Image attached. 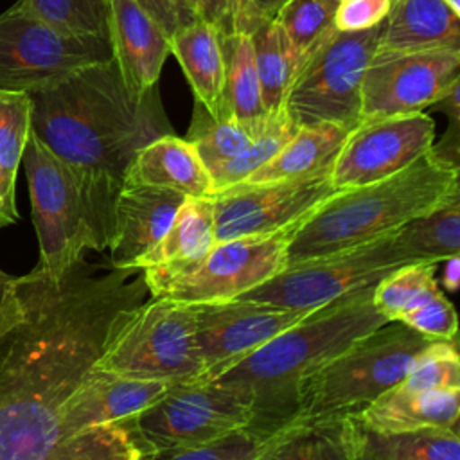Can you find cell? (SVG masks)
<instances>
[{
  "label": "cell",
  "instance_id": "6da1fadb",
  "mask_svg": "<svg viewBox=\"0 0 460 460\" xmlns=\"http://www.w3.org/2000/svg\"><path fill=\"white\" fill-rule=\"evenodd\" d=\"M147 295L142 270L84 259L59 279L16 277L0 318V460H131L74 437L66 402Z\"/></svg>",
  "mask_w": 460,
  "mask_h": 460
},
{
  "label": "cell",
  "instance_id": "7a4b0ae2",
  "mask_svg": "<svg viewBox=\"0 0 460 460\" xmlns=\"http://www.w3.org/2000/svg\"><path fill=\"white\" fill-rule=\"evenodd\" d=\"M31 131L79 181L108 250L115 201L135 155L172 133L158 86L135 93L113 58L29 92Z\"/></svg>",
  "mask_w": 460,
  "mask_h": 460
},
{
  "label": "cell",
  "instance_id": "3957f363",
  "mask_svg": "<svg viewBox=\"0 0 460 460\" xmlns=\"http://www.w3.org/2000/svg\"><path fill=\"white\" fill-rule=\"evenodd\" d=\"M372 289L374 286L318 307L210 381L248 402L257 422L275 428L293 422L302 383L349 345L386 323L372 304Z\"/></svg>",
  "mask_w": 460,
  "mask_h": 460
},
{
  "label": "cell",
  "instance_id": "277c9868",
  "mask_svg": "<svg viewBox=\"0 0 460 460\" xmlns=\"http://www.w3.org/2000/svg\"><path fill=\"white\" fill-rule=\"evenodd\" d=\"M458 172L429 149L383 180L336 190L295 234L288 264L394 234L411 219L460 199Z\"/></svg>",
  "mask_w": 460,
  "mask_h": 460
},
{
  "label": "cell",
  "instance_id": "5b68a950",
  "mask_svg": "<svg viewBox=\"0 0 460 460\" xmlns=\"http://www.w3.org/2000/svg\"><path fill=\"white\" fill-rule=\"evenodd\" d=\"M431 341L401 322H386L302 383L295 420L359 411L397 385Z\"/></svg>",
  "mask_w": 460,
  "mask_h": 460
},
{
  "label": "cell",
  "instance_id": "8992f818",
  "mask_svg": "<svg viewBox=\"0 0 460 460\" xmlns=\"http://www.w3.org/2000/svg\"><path fill=\"white\" fill-rule=\"evenodd\" d=\"M198 305L149 296L113 334L97 359L102 372L171 385L199 379Z\"/></svg>",
  "mask_w": 460,
  "mask_h": 460
},
{
  "label": "cell",
  "instance_id": "52a82bcc",
  "mask_svg": "<svg viewBox=\"0 0 460 460\" xmlns=\"http://www.w3.org/2000/svg\"><path fill=\"white\" fill-rule=\"evenodd\" d=\"M22 164L40 243L36 266L59 279L83 261L88 250L106 252L77 178L32 131L25 142Z\"/></svg>",
  "mask_w": 460,
  "mask_h": 460
},
{
  "label": "cell",
  "instance_id": "ba28073f",
  "mask_svg": "<svg viewBox=\"0 0 460 460\" xmlns=\"http://www.w3.org/2000/svg\"><path fill=\"white\" fill-rule=\"evenodd\" d=\"M377 27L343 32L334 25L302 56L284 99L296 126L361 120V84L376 50Z\"/></svg>",
  "mask_w": 460,
  "mask_h": 460
},
{
  "label": "cell",
  "instance_id": "9c48e42d",
  "mask_svg": "<svg viewBox=\"0 0 460 460\" xmlns=\"http://www.w3.org/2000/svg\"><path fill=\"white\" fill-rule=\"evenodd\" d=\"M413 261L399 246L395 232L368 243L289 262L279 275L234 300L291 309H314L340 296L376 286Z\"/></svg>",
  "mask_w": 460,
  "mask_h": 460
},
{
  "label": "cell",
  "instance_id": "30bf717a",
  "mask_svg": "<svg viewBox=\"0 0 460 460\" xmlns=\"http://www.w3.org/2000/svg\"><path fill=\"white\" fill-rule=\"evenodd\" d=\"M111 59L110 40L63 32L18 4L0 14V88L34 92L70 72Z\"/></svg>",
  "mask_w": 460,
  "mask_h": 460
},
{
  "label": "cell",
  "instance_id": "8fae6325",
  "mask_svg": "<svg viewBox=\"0 0 460 460\" xmlns=\"http://www.w3.org/2000/svg\"><path fill=\"white\" fill-rule=\"evenodd\" d=\"M309 214L270 234L216 243L196 268L171 279L155 296L185 304H219L241 296L288 266L289 244Z\"/></svg>",
  "mask_w": 460,
  "mask_h": 460
},
{
  "label": "cell",
  "instance_id": "7c38bea8",
  "mask_svg": "<svg viewBox=\"0 0 460 460\" xmlns=\"http://www.w3.org/2000/svg\"><path fill=\"white\" fill-rule=\"evenodd\" d=\"M255 420L248 402L214 381H185L138 415V431L153 451L199 444Z\"/></svg>",
  "mask_w": 460,
  "mask_h": 460
},
{
  "label": "cell",
  "instance_id": "4fadbf2b",
  "mask_svg": "<svg viewBox=\"0 0 460 460\" xmlns=\"http://www.w3.org/2000/svg\"><path fill=\"white\" fill-rule=\"evenodd\" d=\"M460 83V47L374 54L361 84V119L415 113Z\"/></svg>",
  "mask_w": 460,
  "mask_h": 460
},
{
  "label": "cell",
  "instance_id": "5bb4252c",
  "mask_svg": "<svg viewBox=\"0 0 460 460\" xmlns=\"http://www.w3.org/2000/svg\"><path fill=\"white\" fill-rule=\"evenodd\" d=\"M435 144V120L424 111L361 119L331 164L336 190L383 180L428 153Z\"/></svg>",
  "mask_w": 460,
  "mask_h": 460
},
{
  "label": "cell",
  "instance_id": "9a60e30c",
  "mask_svg": "<svg viewBox=\"0 0 460 460\" xmlns=\"http://www.w3.org/2000/svg\"><path fill=\"white\" fill-rule=\"evenodd\" d=\"M331 169L271 183H237L212 196L216 243L275 232L325 201L336 189Z\"/></svg>",
  "mask_w": 460,
  "mask_h": 460
},
{
  "label": "cell",
  "instance_id": "2e32d148",
  "mask_svg": "<svg viewBox=\"0 0 460 460\" xmlns=\"http://www.w3.org/2000/svg\"><path fill=\"white\" fill-rule=\"evenodd\" d=\"M196 305V340L203 367L199 381L217 377L318 309H291L250 300Z\"/></svg>",
  "mask_w": 460,
  "mask_h": 460
},
{
  "label": "cell",
  "instance_id": "e0dca14e",
  "mask_svg": "<svg viewBox=\"0 0 460 460\" xmlns=\"http://www.w3.org/2000/svg\"><path fill=\"white\" fill-rule=\"evenodd\" d=\"M216 246L212 198H187L165 234L135 264L151 296L174 277L196 268Z\"/></svg>",
  "mask_w": 460,
  "mask_h": 460
},
{
  "label": "cell",
  "instance_id": "ac0fdd59",
  "mask_svg": "<svg viewBox=\"0 0 460 460\" xmlns=\"http://www.w3.org/2000/svg\"><path fill=\"white\" fill-rule=\"evenodd\" d=\"M108 40L124 83L135 93L155 88L171 54V38L135 0H110Z\"/></svg>",
  "mask_w": 460,
  "mask_h": 460
},
{
  "label": "cell",
  "instance_id": "d6986e66",
  "mask_svg": "<svg viewBox=\"0 0 460 460\" xmlns=\"http://www.w3.org/2000/svg\"><path fill=\"white\" fill-rule=\"evenodd\" d=\"M187 198L167 189L124 183L117 201L110 239V264L135 268L165 234Z\"/></svg>",
  "mask_w": 460,
  "mask_h": 460
},
{
  "label": "cell",
  "instance_id": "ffe728a7",
  "mask_svg": "<svg viewBox=\"0 0 460 460\" xmlns=\"http://www.w3.org/2000/svg\"><path fill=\"white\" fill-rule=\"evenodd\" d=\"M460 47V16L442 0H390L374 54Z\"/></svg>",
  "mask_w": 460,
  "mask_h": 460
},
{
  "label": "cell",
  "instance_id": "44dd1931",
  "mask_svg": "<svg viewBox=\"0 0 460 460\" xmlns=\"http://www.w3.org/2000/svg\"><path fill=\"white\" fill-rule=\"evenodd\" d=\"M124 183L174 190L185 198H212L210 174L196 147L174 133L144 146L129 164Z\"/></svg>",
  "mask_w": 460,
  "mask_h": 460
},
{
  "label": "cell",
  "instance_id": "7402d4cb",
  "mask_svg": "<svg viewBox=\"0 0 460 460\" xmlns=\"http://www.w3.org/2000/svg\"><path fill=\"white\" fill-rule=\"evenodd\" d=\"M458 413L460 390H410L397 383L352 415L370 429L394 433L422 428L458 429Z\"/></svg>",
  "mask_w": 460,
  "mask_h": 460
},
{
  "label": "cell",
  "instance_id": "603a6c76",
  "mask_svg": "<svg viewBox=\"0 0 460 460\" xmlns=\"http://www.w3.org/2000/svg\"><path fill=\"white\" fill-rule=\"evenodd\" d=\"M171 54L180 63L194 101L201 102L214 117H226L223 101L225 61L219 31L212 23L194 18L171 34Z\"/></svg>",
  "mask_w": 460,
  "mask_h": 460
},
{
  "label": "cell",
  "instance_id": "cb8c5ba5",
  "mask_svg": "<svg viewBox=\"0 0 460 460\" xmlns=\"http://www.w3.org/2000/svg\"><path fill=\"white\" fill-rule=\"evenodd\" d=\"M352 460H460L458 429L422 428L376 431L352 413L345 415Z\"/></svg>",
  "mask_w": 460,
  "mask_h": 460
},
{
  "label": "cell",
  "instance_id": "d4e9b609",
  "mask_svg": "<svg viewBox=\"0 0 460 460\" xmlns=\"http://www.w3.org/2000/svg\"><path fill=\"white\" fill-rule=\"evenodd\" d=\"M350 129V126L332 122L298 126L282 149L241 183L295 180L331 169V164Z\"/></svg>",
  "mask_w": 460,
  "mask_h": 460
},
{
  "label": "cell",
  "instance_id": "484cf974",
  "mask_svg": "<svg viewBox=\"0 0 460 460\" xmlns=\"http://www.w3.org/2000/svg\"><path fill=\"white\" fill-rule=\"evenodd\" d=\"M255 460H352L345 415L293 420Z\"/></svg>",
  "mask_w": 460,
  "mask_h": 460
},
{
  "label": "cell",
  "instance_id": "4316f807",
  "mask_svg": "<svg viewBox=\"0 0 460 460\" xmlns=\"http://www.w3.org/2000/svg\"><path fill=\"white\" fill-rule=\"evenodd\" d=\"M268 115L261 119H235L234 115L214 117L201 102L194 101L192 120L185 138L196 147L210 174L214 169L234 160L250 147L253 138L264 128Z\"/></svg>",
  "mask_w": 460,
  "mask_h": 460
},
{
  "label": "cell",
  "instance_id": "83f0119b",
  "mask_svg": "<svg viewBox=\"0 0 460 460\" xmlns=\"http://www.w3.org/2000/svg\"><path fill=\"white\" fill-rule=\"evenodd\" d=\"M225 61L223 101L228 115L235 119H261L268 115L253 58L252 36L241 32H219Z\"/></svg>",
  "mask_w": 460,
  "mask_h": 460
},
{
  "label": "cell",
  "instance_id": "f1b7e54d",
  "mask_svg": "<svg viewBox=\"0 0 460 460\" xmlns=\"http://www.w3.org/2000/svg\"><path fill=\"white\" fill-rule=\"evenodd\" d=\"M252 45L262 104L266 111L280 110L300 65V56L277 20L257 29L252 34Z\"/></svg>",
  "mask_w": 460,
  "mask_h": 460
},
{
  "label": "cell",
  "instance_id": "f546056e",
  "mask_svg": "<svg viewBox=\"0 0 460 460\" xmlns=\"http://www.w3.org/2000/svg\"><path fill=\"white\" fill-rule=\"evenodd\" d=\"M395 239L413 261L442 262L460 255V199L411 219L395 232Z\"/></svg>",
  "mask_w": 460,
  "mask_h": 460
},
{
  "label": "cell",
  "instance_id": "4dcf8cb0",
  "mask_svg": "<svg viewBox=\"0 0 460 460\" xmlns=\"http://www.w3.org/2000/svg\"><path fill=\"white\" fill-rule=\"evenodd\" d=\"M440 262L419 261L397 268L372 289V304L386 322L399 318L424 304L438 291L437 268Z\"/></svg>",
  "mask_w": 460,
  "mask_h": 460
},
{
  "label": "cell",
  "instance_id": "1f68e13d",
  "mask_svg": "<svg viewBox=\"0 0 460 460\" xmlns=\"http://www.w3.org/2000/svg\"><path fill=\"white\" fill-rule=\"evenodd\" d=\"M282 428L253 420L244 428L199 444L153 451L151 460H255L275 442Z\"/></svg>",
  "mask_w": 460,
  "mask_h": 460
},
{
  "label": "cell",
  "instance_id": "d6a6232c",
  "mask_svg": "<svg viewBox=\"0 0 460 460\" xmlns=\"http://www.w3.org/2000/svg\"><path fill=\"white\" fill-rule=\"evenodd\" d=\"M296 129L298 126L289 119L284 108L270 111L264 128L253 138L250 147L234 160L223 164L221 167L210 172L214 194L241 183L252 172H255L259 167L270 162L282 149V146L295 135Z\"/></svg>",
  "mask_w": 460,
  "mask_h": 460
},
{
  "label": "cell",
  "instance_id": "836d02e7",
  "mask_svg": "<svg viewBox=\"0 0 460 460\" xmlns=\"http://www.w3.org/2000/svg\"><path fill=\"white\" fill-rule=\"evenodd\" d=\"M16 4L63 32L108 38L110 0H18Z\"/></svg>",
  "mask_w": 460,
  "mask_h": 460
},
{
  "label": "cell",
  "instance_id": "e575fe53",
  "mask_svg": "<svg viewBox=\"0 0 460 460\" xmlns=\"http://www.w3.org/2000/svg\"><path fill=\"white\" fill-rule=\"evenodd\" d=\"M31 133V99L25 92L0 88V171L11 194H16V174Z\"/></svg>",
  "mask_w": 460,
  "mask_h": 460
},
{
  "label": "cell",
  "instance_id": "d590c367",
  "mask_svg": "<svg viewBox=\"0 0 460 460\" xmlns=\"http://www.w3.org/2000/svg\"><path fill=\"white\" fill-rule=\"evenodd\" d=\"M410 390H460V358L456 340L431 341L399 381Z\"/></svg>",
  "mask_w": 460,
  "mask_h": 460
},
{
  "label": "cell",
  "instance_id": "8d00e7d4",
  "mask_svg": "<svg viewBox=\"0 0 460 460\" xmlns=\"http://www.w3.org/2000/svg\"><path fill=\"white\" fill-rule=\"evenodd\" d=\"M336 5V0H288L282 5L275 20L288 34L300 59L332 27Z\"/></svg>",
  "mask_w": 460,
  "mask_h": 460
},
{
  "label": "cell",
  "instance_id": "74e56055",
  "mask_svg": "<svg viewBox=\"0 0 460 460\" xmlns=\"http://www.w3.org/2000/svg\"><path fill=\"white\" fill-rule=\"evenodd\" d=\"M399 322L433 341L455 340L458 323L455 305L440 293V289L424 304L402 314Z\"/></svg>",
  "mask_w": 460,
  "mask_h": 460
},
{
  "label": "cell",
  "instance_id": "f35d334b",
  "mask_svg": "<svg viewBox=\"0 0 460 460\" xmlns=\"http://www.w3.org/2000/svg\"><path fill=\"white\" fill-rule=\"evenodd\" d=\"M390 0H340L332 25L343 32H359L381 25Z\"/></svg>",
  "mask_w": 460,
  "mask_h": 460
},
{
  "label": "cell",
  "instance_id": "ab89813d",
  "mask_svg": "<svg viewBox=\"0 0 460 460\" xmlns=\"http://www.w3.org/2000/svg\"><path fill=\"white\" fill-rule=\"evenodd\" d=\"M288 0H232L228 32L252 36L257 29L273 22Z\"/></svg>",
  "mask_w": 460,
  "mask_h": 460
},
{
  "label": "cell",
  "instance_id": "60d3db41",
  "mask_svg": "<svg viewBox=\"0 0 460 460\" xmlns=\"http://www.w3.org/2000/svg\"><path fill=\"white\" fill-rule=\"evenodd\" d=\"M171 38L181 25L199 18L187 0H135Z\"/></svg>",
  "mask_w": 460,
  "mask_h": 460
},
{
  "label": "cell",
  "instance_id": "b9f144b4",
  "mask_svg": "<svg viewBox=\"0 0 460 460\" xmlns=\"http://www.w3.org/2000/svg\"><path fill=\"white\" fill-rule=\"evenodd\" d=\"M198 16L212 23L219 32H228L232 0H196Z\"/></svg>",
  "mask_w": 460,
  "mask_h": 460
},
{
  "label": "cell",
  "instance_id": "7bdbcfd3",
  "mask_svg": "<svg viewBox=\"0 0 460 460\" xmlns=\"http://www.w3.org/2000/svg\"><path fill=\"white\" fill-rule=\"evenodd\" d=\"M16 219H18L16 196L7 190L2 171H0V228L16 223Z\"/></svg>",
  "mask_w": 460,
  "mask_h": 460
},
{
  "label": "cell",
  "instance_id": "ee69618b",
  "mask_svg": "<svg viewBox=\"0 0 460 460\" xmlns=\"http://www.w3.org/2000/svg\"><path fill=\"white\" fill-rule=\"evenodd\" d=\"M444 271H442V286L446 291L455 293L460 282V255H453L446 261H442Z\"/></svg>",
  "mask_w": 460,
  "mask_h": 460
},
{
  "label": "cell",
  "instance_id": "f6af8a7d",
  "mask_svg": "<svg viewBox=\"0 0 460 460\" xmlns=\"http://www.w3.org/2000/svg\"><path fill=\"white\" fill-rule=\"evenodd\" d=\"M14 282H16V277H14V275L5 273L4 270H0V318H2L4 311L7 309L11 298H13Z\"/></svg>",
  "mask_w": 460,
  "mask_h": 460
},
{
  "label": "cell",
  "instance_id": "bcb514c9",
  "mask_svg": "<svg viewBox=\"0 0 460 460\" xmlns=\"http://www.w3.org/2000/svg\"><path fill=\"white\" fill-rule=\"evenodd\" d=\"M455 14H458L460 16V0H442Z\"/></svg>",
  "mask_w": 460,
  "mask_h": 460
},
{
  "label": "cell",
  "instance_id": "7dc6e473",
  "mask_svg": "<svg viewBox=\"0 0 460 460\" xmlns=\"http://www.w3.org/2000/svg\"><path fill=\"white\" fill-rule=\"evenodd\" d=\"M187 4H189V5H190V9H192V11L198 14V5H196V0H187Z\"/></svg>",
  "mask_w": 460,
  "mask_h": 460
},
{
  "label": "cell",
  "instance_id": "c3c4849f",
  "mask_svg": "<svg viewBox=\"0 0 460 460\" xmlns=\"http://www.w3.org/2000/svg\"><path fill=\"white\" fill-rule=\"evenodd\" d=\"M336 2H340V0H336Z\"/></svg>",
  "mask_w": 460,
  "mask_h": 460
}]
</instances>
